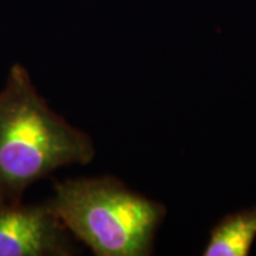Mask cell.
Masks as SVG:
<instances>
[{
    "label": "cell",
    "mask_w": 256,
    "mask_h": 256,
    "mask_svg": "<svg viewBox=\"0 0 256 256\" xmlns=\"http://www.w3.org/2000/svg\"><path fill=\"white\" fill-rule=\"evenodd\" d=\"M94 156L88 134L56 114L28 70L14 64L0 92V201L22 202L38 180Z\"/></svg>",
    "instance_id": "cell-1"
},
{
    "label": "cell",
    "mask_w": 256,
    "mask_h": 256,
    "mask_svg": "<svg viewBox=\"0 0 256 256\" xmlns=\"http://www.w3.org/2000/svg\"><path fill=\"white\" fill-rule=\"evenodd\" d=\"M48 205L97 256H148L166 206L106 175L57 181Z\"/></svg>",
    "instance_id": "cell-2"
},
{
    "label": "cell",
    "mask_w": 256,
    "mask_h": 256,
    "mask_svg": "<svg viewBox=\"0 0 256 256\" xmlns=\"http://www.w3.org/2000/svg\"><path fill=\"white\" fill-rule=\"evenodd\" d=\"M70 232L48 202L24 205L0 201V256H70Z\"/></svg>",
    "instance_id": "cell-3"
},
{
    "label": "cell",
    "mask_w": 256,
    "mask_h": 256,
    "mask_svg": "<svg viewBox=\"0 0 256 256\" xmlns=\"http://www.w3.org/2000/svg\"><path fill=\"white\" fill-rule=\"evenodd\" d=\"M256 239V205L229 214L212 228L204 256H248Z\"/></svg>",
    "instance_id": "cell-4"
}]
</instances>
